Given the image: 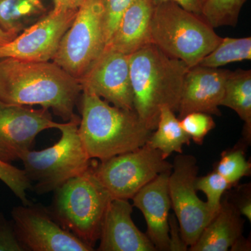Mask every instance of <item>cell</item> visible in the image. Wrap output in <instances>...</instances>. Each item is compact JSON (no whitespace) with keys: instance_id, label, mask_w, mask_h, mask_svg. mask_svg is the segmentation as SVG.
<instances>
[{"instance_id":"cell-1","label":"cell","mask_w":251,"mask_h":251,"mask_svg":"<svg viewBox=\"0 0 251 251\" xmlns=\"http://www.w3.org/2000/svg\"><path fill=\"white\" fill-rule=\"evenodd\" d=\"M82 86L52 62L0 59V100L16 105H39L67 122L80 118L74 112Z\"/></svg>"},{"instance_id":"cell-2","label":"cell","mask_w":251,"mask_h":251,"mask_svg":"<svg viewBox=\"0 0 251 251\" xmlns=\"http://www.w3.org/2000/svg\"><path fill=\"white\" fill-rule=\"evenodd\" d=\"M129 68L133 108L142 122L153 131L162 108L178 111L189 67L149 44L130 54Z\"/></svg>"},{"instance_id":"cell-3","label":"cell","mask_w":251,"mask_h":251,"mask_svg":"<svg viewBox=\"0 0 251 251\" xmlns=\"http://www.w3.org/2000/svg\"><path fill=\"white\" fill-rule=\"evenodd\" d=\"M78 133L91 159L100 161L146 144L149 129L135 110L117 108L90 91L82 90Z\"/></svg>"},{"instance_id":"cell-4","label":"cell","mask_w":251,"mask_h":251,"mask_svg":"<svg viewBox=\"0 0 251 251\" xmlns=\"http://www.w3.org/2000/svg\"><path fill=\"white\" fill-rule=\"evenodd\" d=\"M151 44L188 67L197 66L222 37L200 15L172 1H156L150 26Z\"/></svg>"},{"instance_id":"cell-5","label":"cell","mask_w":251,"mask_h":251,"mask_svg":"<svg viewBox=\"0 0 251 251\" xmlns=\"http://www.w3.org/2000/svg\"><path fill=\"white\" fill-rule=\"evenodd\" d=\"M51 215L64 228L94 248L112 198L92 171L68 180L53 191Z\"/></svg>"},{"instance_id":"cell-6","label":"cell","mask_w":251,"mask_h":251,"mask_svg":"<svg viewBox=\"0 0 251 251\" xmlns=\"http://www.w3.org/2000/svg\"><path fill=\"white\" fill-rule=\"evenodd\" d=\"M80 118L61 123V138L52 146L29 150L21 157L24 171L36 194L53 192L68 180L85 173L92 165L78 133Z\"/></svg>"},{"instance_id":"cell-7","label":"cell","mask_w":251,"mask_h":251,"mask_svg":"<svg viewBox=\"0 0 251 251\" xmlns=\"http://www.w3.org/2000/svg\"><path fill=\"white\" fill-rule=\"evenodd\" d=\"M105 46L101 0H82L52 60L80 81Z\"/></svg>"},{"instance_id":"cell-8","label":"cell","mask_w":251,"mask_h":251,"mask_svg":"<svg viewBox=\"0 0 251 251\" xmlns=\"http://www.w3.org/2000/svg\"><path fill=\"white\" fill-rule=\"evenodd\" d=\"M173 164L148 144L92 166V171L112 199H132L158 175L172 171Z\"/></svg>"},{"instance_id":"cell-9","label":"cell","mask_w":251,"mask_h":251,"mask_svg":"<svg viewBox=\"0 0 251 251\" xmlns=\"http://www.w3.org/2000/svg\"><path fill=\"white\" fill-rule=\"evenodd\" d=\"M198 170L196 157L179 153L175 158L168 177L171 207L177 220L181 237L188 247L196 243L216 214L198 196L195 182Z\"/></svg>"},{"instance_id":"cell-10","label":"cell","mask_w":251,"mask_h":251,"mask_svg":"<svg viewBox=\"0 0 251 251\" xmlns=\"http://www.w3.org/2000/svg\"><path fill=\"white\" fill-rule=\"evenodd\" d=\"M13 225L25 251H92L94 248L64 228L41 204L14 206Z\"/></svg>"},{"instance_id":"cell-11","label":"cell","mask_w":251,"mask_h":251,"mask_svg":"<svg viewBox=\"0 0 251 251\" xmlns=\"http://www.w3.org/2000/svg\"><path fill=\"white\" fill-rule=\"evenodd\" d=\"M77 9H52L14 39L0 46V59L14 58L34 62L52 60L63 36L76 16Z\"/></svg>"},{"instance_id":"cell-12","label":"cell","mask_w":251,"mask_h":251,"mask_svg":"<svg viewBox=\"0 0 251 251\" xmlns=\"http://www.w3.org/2000/svg\"><path fill=\"white\" fill-rule=\"evenodd\" d=\"M61 123L52 120L48 109L4 103L0 100V160L5 163L21 160L31 150L36 136Z\"/></svg>"},{"instance_id":"cell-13","label":"cell","mask_w":251,"mask_h":251,"mask_svg":"<svg viewBox=\"0 0 251 251\" xmlns=\"http://www.w3.org/2000/svg\"><path fill=\"white\" fill-rule=\"evenodd\" d=\"M130 55L104 49L79 81L82 90L97 94L117 108L134 110L130 78Z\"/></svg>"},{"instance_id":"cell-14","label":"cell","mask_w":251,"mask_h":251,"mask_svg":"<svg viewBox=\"0 0 251 251\" xmlns=\"http://www.w3.org/2000/svg\"><path fill=\"white\" fill-rule=\"evenodd\" d=\"M230 73L227 69L200 65L189 68L183 83L178 119L196 112L221 116L219 108Z\"/></svg>"},{"instance_id":"cell-15","label":"cell","mask_w":251,"mask_h":251,"mask_svg":"<svg viewBox=\"0 0 251 251\" xmlns=\"http://www.w3.org/2000/svg\"><path fill=\"white\" fill-rule=\"evenodd\" d=\"M133 205L128 200L112 199L105 211L99 251H156L146 234L132 219Z\"/></svg>"},{"instance_id":"cell-16","label":"cell","mask_w":251,"mask_h":251,"mask_svg":"<svg viewBox=\"0 0 251 251\" xmlns=\"http://www.w3.org/2000/svg\"><path fill=\"white\" fill-rule=\"evenodd\" d=\"M171 171L158 175L132 198L133 206L143 213L147 232L156 251L169 249V211L171 208L168 177Z\"/></svg>"},{"instance_id":"cell-17","label":"cell","mask_w":251,"mask_h":251,"mask_svg":"<svg viewBox=\"0 0 251 251\" xmlns=\"http://www.w3.org/2000/svg\"><path fill=\"white\" fill-rule=\"evenodd\" d=\"M155 4L156 0H133L104 49L130 54L151 44L150 26Z\"/></svg>"},{"instance_id":"cell-18","label":"cell","mask_w":251,"mask_h":251,"mask_svg":"<svg viewBox=\"0 0 251 251\" xmlns=\"http://www.w3.org/2000/svg\"><path fill=\"white\" fill-rule=\"evenodd\" d=\"M242 216L232 201L225 198L215 216L188 251H228L243 235L244 221Z\"/></svg>"},{"instance_id":"cell-19","label":"cell","mask_w":251,"mask_h":251,"mask_svg":"<svg viewBox=\"0 0 251 251\" xmlns=\"http://www.w3.org/2000/svg\"><path fill=\"white\" fill-rule=\"evenodd\" d=\"M221 106L232 109L244 122V143L251 142V70L231 72L225 85Z\"/></svg>"},{"instance_id":"cell-20","label":"cell","mask_w":251,"mask_h":251,"mask_svg":"<svg viewBox=\"0 0 251 251\" xmlns=\"http://www.w3.org/2000/svg\"><path fill=\"white\" fill-rule=\"evenodd\" d=\"M191 140V138L181 128L179 120L175 112L163 107L161 110L156 128L146 144L151 148L158 150L163 158L167 159L173 153H182L183 147L189 145Z\"/></svg>"},{"instance_id":"cell-21","label":"cell","mask_w":251,"mask_h":251,"mask_svg":"<svg viewBox=\"0 0 251 251\" xmlns=\"http://www.w3.org/2000/svg\"><path fill=\"white\" fill-rule=\"evenodd\" d=\"M46 14L42 0H0V27L16 36Z\"/></svg>"},{"instance_id":"cell-22","label":"cell","mask_w":251,"mask_h":251,"mask_svg":"<svg viewBox=\"0 0 251 251\" xmlns=\"http://www.w3.org/2000/svg\"><path fill=\"white\" fill-rule=\"evenodd\" d=\"M251 37L222 38L219 45L201 60L198 65L221 68L230 63L251 60Z\"/></svg>"},{"instance_id":"cell-23","label":"cell","mask_w":251,"mask_h":251,"mask_svg":"<svg viewBox=\"0 0 251 251\" xmlns=\"http://www.w3.org/2000/svg\"><path fill=\"white\" fill-rule=\"evenodd\" d=\"M247 0H206L201 16L213 28L237 25Z\"/></svg>"},{"instance_id":"cell-24","label":"cell","mask_w":251,"mask_h":251,"mask_svg":"<svg viewBox=\"0 0 251 251\" xmlns=\"http://www.w3.org/2000/svg\"><path fill=\"white\" fill-rule=\"evenodd\" d=\"M214 171L221 175L231 187L237 186L244 176H250L251 163L247 161L242 145H237L221 153V158L214 166Z\"/></svg>"},{"instance_id":"cell-25","label":"cell","mask_w":251,"mask_h":251,"mask_svg":"<svg viewBox=\"0 0 251 251\" xmlns=\"http://www.w3.org/2000/svg\"><path fill=\"white\" fill-rule=\"evenodd\" d=\"M195 187L206 196V203L214 212L217 213L221 206V201L225 192L230 189L231 186L217 172L211 173L196 178Z\"/></svg>"},{"instance_id":"cell-26","label":"cell","mask_w":251,"mask_h":251,"mask_svg":"<svg viewBox=\"0 0 251 251\" xmlns=\"http://www.w3.org/2000/svg\"><path fill=\"white\" fill-rule=\"evenodd\" d=\"M0 180L10 188L23 204L26 205L30 203L27 199V192L32 190V184L24 170L0 160Z\"/></svg>"},{"instance_id":"cell-27","label":"cell","mask_w":251,"mask_h":251,"mask_svg":"<svg viewBox=\"0 0 251 251\" xmlns=\"http://www.w3.org/2000/svg\"><path fill=\"white\" fill-rule=\"evenodd\" d=\"M180 125L185 133L197 145H202L206 135L216 127L214 119L204 112H191L180 119Z\"/></svg>"},{"instance_id":"cell-28","label":"cell","mask_w":251,"mask_h":251,"mask_svg":"<svg viewBox=\"0 0 251 251\" xmlns=\"http://www.w3.org/2000/svg\"><path fill=\"white\" fill-rule=\"evenodd\" d=\"M133 1V0H101L103 10L105 46L115 32L122 15Z\"/></svg>"},{"instance_id":"cell-29","label":"cell","mask_w":251,"mask_h":251,"mask_svg":"<svg viewBox=\"0 0 251 251\" xmlns=\"http://www.w3.org/2000/svg\"><path fill=\"white\" fill-rule=\"evenodd\" d=\"M0 251H26L15 231L14 225L0 211Z\"/></svg>"},{"instance_id":"cell-30","label":"cell","mask_w":251,"mask_h":251,"mask_svg":"<svg viewBox=\"0 0 251 251\" xmlns=\"http://www.w3.org/2000/svg\"><path fill=\"white\" fill-rule=\"evenodd\" d=\"M176 216H169V249L171 251H186L188 246L183 240Z\"/></svg>"},{"instance_id":"cell-31","label":"cell","mask_w":251,"mask_h":251,"mask_svg":"<svg viewBox=\"0 0 251 251\" xmlns=\"http://www.w3.org/2000/svg\"><path fill=\"white\" fill-rule=\"evenodd\" d=\"M240 191V195L238 196V199L232 201L237 208L241 215L245 216L249 222L251 221V185L247 184L242 186Z\"/></svg>"},{"instance_id":"cell-32","label":"cell","mask_w":251,"mask_h":251,"mask_svg":"<svg viewBox=\"0 0 251 251\" xmlns=\"http://www.w3.org/2000/svg\"><path fill=\"white\" fill-rule=\"evenodd\" d=\"M156 1H172L193 14L201 16L203 6L206 0H156Z\"/></svg>"},{"instance_id":"cell-33","label":"cell","mask_w":251,"mask_h":251,"mask_svg":"<svg viewBox=\"0 0 251 251\" xmlns=\"http://www.w3.org/2000/svg\"><path fill=\"white\" fill-rule=\"evenodd\" d=\"M53 1V9L61 11L77 9L82 0H52Z\"/></svg>"},{"instance_id":"cell-34","label":"cell","mask_w":251,"mask_h":251,"mask_svg":"<svg viewBox=\"0 0 251 251\" xmlns=\"http://www.w3.org/2000/svg\"><path fill=\"white\" fill-rule=\"evenodd\" d=\"M231 251H251V242L242 236L230 248Z\"/></svg>"},{"instance_id":"cell-35","label":"cell","mask_w":251,"mask_h":251,"mask_svg":"<svg viewBox=\"0 0 251 251\" xmlns=\"http://www.w3.org/2000/svg\"><path fill=\"white\" fill-rule=\"evenodd\" d=\"M16 35L8 31H4L0 27V46L4 45L6 43L9 42L16 37Z\"/></svg>"}]
</instances>
